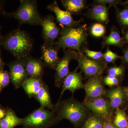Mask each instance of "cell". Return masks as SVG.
Segmentation results:
<instances>
[{
	"label": "cell",
	"instance_id": "1",
	"mask_svg": "<svg viewBox=\"0 0 128 128\" xmlns=\"http://www.w3.org/2000/svg\"><path fill=\"white\" fill-rule=\"evenodd\" d=\"M2 46L16 59H21L30 55L33 42L26 32L18 28L3 37Z\"/></svg>",
	"mask_w": 128,
	"mask_h": 128
},
{
	"label": "cell",
	"instance_id": "2",
	"mask_svg": "<svg viewBox=\"0 0 128 128\" xmlns=\"http://www.w3.org/2000/svg\"><path fill=\"white\" fill-rule=\"evenodd\" d=\"M60 35L56 46L59 49L66 51V49L81 52V48L87 41L86 25H81L77 28H67L62 26Z\"/></svg>",
	"mask_w": 128,
	"mask_h": 128
},
{
	"label": "cell",
	"instance_id": "3",
	"mask_svg": "<svg viewBox=\"0 0 128 128\" xmlns=\"http://www.w3.org/2000/svg\"><path fill=\"white\" fill-rule=\"evenodd\" d=\"M20 4L16 12L2 14L8 17H13L17 20L20 24H27L31 25H40L43 20L38 10L37 1L21 0Z\"/></svg>",
	"mask_w": 128,
	"mask_h": 128
},
{
	"label": "cell",
	"instance_id": "4",
	"mask_svg": "<svg viewBox=\"0 0 128 128\" xmlns=\"http://www.w3.org/2000/svg\"><path fill=\"white\" fill-rule=\"evenodd\" d=\"M54 111L58 120H67L74 126L78 125L86 114L84 107L73 99L58 102L55 107Z\"/></svg>",
	"mask_w": 128,
	"mask_h": 128
},
{
	"label": "cell",
	"instance_id": "5",
	"mask_svg": "<svg viewBox=\"0 0 128 128\" xmlns=\"http://www.w3.org/2000/svg\"><path fill=\"white\" fill-rule=\"evenodd\" d=\"M55 111L40 107L23 118L25 128H48L58 120Z\"/></svg>",
	"mask_w": 128,
	"mask_h": 128
},
{
	"label": "cell",
	"instance_id": "6",
	"mask_svg": "<svg viewBox=\"0 0 128 128\" xmlns=\"http://www.w3.org/2000/svg\"><path fill=\"white\" fill-rule=\"evenodd\" d=\"M79 63L78 67L87 78L100 76L106 67V64L102 60H95L89 58L82 52H78L76 60Z\"/></svg>",
	"mask_w": 128,
	"mask_h": 128
},
{
	"label": "cell",
	"instance_id": "7",
	"mask_svg": "<svg viewBox=\"0 0 128 128\" xmlns=\"http://www.w3.org/2000/svg\"><path fill=\"white\" fill-rule=\"evenodd\" d=\"M78 52L75 50L68 49L65 51L64 56L60 58L56 67L55 85L60 87L64 80L70 73L69 64L73 60H76Z\"/></svg>",
	"mask_w": 128,
	"mask_h": 128
},
{
	"label": "cell",
	"instance_id": "8",
	"mask_svg": "<svg viewBox=\"0 0 128 128\" xmlns=\"http://www.w3.org/2000/svg\"><path fill=\"white\" fill-rule=\"evenodd\" d=\"M42 28L44 43L53 44L60 35L61 30L56 25L55 20L51 15H48L43 18L40 25Z\"/></svg>",
	"mask_w": 128,
	"mask_h": 128
},
{
	"label": "cell",
	"instance_id": "9",
	"mask_svg": "<svg viewBox=\"0 0 128 128\" xmlns=\"http://www.w3.org/2000/svg\"><path fill=\"white\" fill-rule=\"evenodd\" d=\"M10 78L16 89L22 87L24 82L28 78L23 60L16 59L9 64Z\"/></svg>",
	"mask_w": 128,
	"mask_h": 128
},
{
	"label": "cell",
	"instance_id": "10",
	"mask_svg": "<svg viewBox=\"0 0 128 128\" xmlns=\"http://www.w3.org/2000/svg\"><path fill=\"white\" fill-rule=\"evenodd\" d=\"M47 9L54 12L56 20L62 26L67 28H76L79 26L81 20H74L71 14L66 11H64L59 7L57 1H54L48 6Z\"/></svg>",
	"mask_w": 128,
	"mask_h": 128
},
{
	"label": "cell",
	"instance_id": "11",
	"mask_svg": "<svg viewBox=\"0 0 128 128\" xmlns=\"http://www.w3.org/2000/svg\"><path fill=\"white\" fill-rule=\"evenodd\" d=\"M22 59L28 77L42 80L45 66L41 58H34L29 55Z\"/></svg>",
	"mask_w": 128,
	"mask_h": 128
},
{
	"label": "cell",
	"instance_id": "12",
	"mask_svg": "<svg viewBox=\"0 0 128 128\" xmlns=\"http://www.w3.org/2000/svg\"><path fill=\"white\" fill-rule=\"evenodd\" d=\"M55 43H44L41 46V59L44 66L54 70H55L60 59L58 54L60 49L56 46Z\"/></svg>",
	"mask_w": 128,
	"mask_h": 128
},
{
	"label": "cell",
	"instance_id": "13",
	"mask_svg": "<svg viewBox=\"0 0 128 128\" xmlns=\"http://www.w3.org/2000/svg\"><path fill=\"white\" fill-rule=\"evenodd\" d=\"M78 66L73 72H70L64 80L62 89L59 102L60 101L64 92L66 90L70 91L72 93L76 90L84 88V86L82 82V77L80 73L77 72Z\"/></svg>",
	"mask_w": 128,
	"mask_h": 128
},
{
	"label": "cell",
	"instance_id": "14",
	"mask_svg": "<svg viewBox=\"0 0 128 128\" xmlns=\"http://www.w3.org/2000/svg\"><path fill=\"white\" fill-rule=\"evenodd\" d=\"M86 106L94 112L98 116L103 118H107L110 114V105L103 98H98L89 99L85 104Z\"/></svg>",
	"mask_w": 128,
	"mask_h": 128
},
{
	"label": "cell",
	"instance_id": "15",
	"mask_svg": "<svg viewBox=\"0 0 128 128\" xmlns=\"http://www.w3.org/2000/svg\"><path fill=\"white\" fill-rule=\"evenodd\" d=\"M84 88L86 96L90 99L100 97L105 92L100 76L91 78L84 86Z\"/></svg>",
	"mask_w": 128,
	"mask_h": 128
},
{
	"label": "cell",
	"instance_id": "16",
	"mask_svg": "<svg viewBox=\"0 0 128 128\" xmlns=\"http://www.w3.org/2000/svg\"><path fill=\"white\" fill-rule=\"evenodd\" d=\"M108 10L106 5L97 3L88 11L87 16L100 23L107 24L109 21Z\"/></svg>",
	"mask_w": 128,
	"mask_h": 128
},
{
	"label": "cell",
	"instance_id": "17",
	"mask_svg": "<svg viewBox=\"0 0 128 128\" xmlns=\"http://www.w3.org/2000/svg\"><path fill=\"white\" fill-rule=\"evenodd\" d=\"M44 83L42 80L28 77L24 82L22 87L28 97H34Z\"/></svg>",
	"mask_w": 128,
	"mask_h": 128
},
{
	"label": "cell",
	"instance_id": "18",
	"mask_svg": "<svg viewBox=\"0 0 128 128\" xmlns=\"http://www.w3.org/2000/svg\"><path fill=\"white\" fill-rule=\"evenodd\" d=\"M34 98L40 103V107L54 111L55 107L52 103L48 88L44 82Z\"/></svg>",
	"mask_w": 128,
	"mask_h": 128
},
{
	"label": "cell",
	"instance_id": "19",
	"mask_svg": "<svg viewBox=\"0 0 128 128\" xmlns=\"http://www.w3.org/2000/svg\"><path fill=\"white\" fill-rule=\"evenodd\" d=\"M23 121V118H18L10 110L7 112L4 118L0 120V128H14L18 125H22Z\"/></svg>",
	"mask_w": 128,
	"mask_h": 128
},
{
	"label": "cell",
	"instance_id": "20",
	"mask_svg": "<svg viewBox=\"0 0 128 128\" xmlns=\"http://www.w3.org/2000/svg\"><path fill=\"white\" fill-rule=\"evenodd\" d=\"M66 11L71 14L80 12L86 7V1L83 0H62L60 1Z\"/></svg>",
	"mask_w": 128,
	"mask_h": 128
},
{
	"label": "cell",
	"instance_id": "21",
	"mask_svg": "<svg viewBox=\"0 0 128 128\" xmlns=\"http://www.w3.org/2000/svg\"><path fill=\"white\" fill-rule=\"evenodd\" d=\"M107 96L110 98L111 105L113 108L118 107L122 104L124 98L123 91L119 88L108 91Z\"/></svg>",
	"mask_w": 128,
	"mask_h": 128
},
{
	"label": "cell",
	"instance_id": "22",
	"mask_svg": "<svg viewBox=\"0 0 128 128\" xmlns=\"http://www.w3.org/2000/svg\"><path fill=\"white\" fill-rule=\"evenodd\" d=\"M122 42L119 32L114 28H113L110 34L104 39L102 45L103 46L109 45L120 46L122 45Z\"/></svg>",
	"mask_w": 128,
	"mask_h": 128
},
{
	"label": "cell",
	"instance_id": "23",
	"mask_svg": "<svg viewBox=\"0 0 128 128\" xmlns=\"http://www.w3.org/2000/svg\"><path fill=\"white\" fill-rule=\"evenodd\" d=\"M105 121L98 116H92L86 120L82 128H104Z\"/></svg>",
	"mask_w": 128,
	"mask_h": 128
},
{
	"label": "cell",
	"instance_id": "24",
	"mask_svg": "<svg viewBox=\"0 0 128 128\" xmlns=\"http://www.w3.org/2000/svg\"><path fill=\"white\" fill-rule=\"evenodd\" d=\"M113 122L114 125L117 128H126L128 124L125 114L120 110L116 112Z\"/></svg>",
	"mask_w": 128,
	"mask_h": 128
},
{
	"label": "cell",
	"instance_id": "25",
	"mask_svg": "<svg viewBox=\"0 0 128 128\" xmlns=\"http://www.w3.org/2000/svg\"><path fill=\"white\" fill-rule=\"evenodd\" d=\"M105 27L104 25L100 23L94 24L92 26L90 33L94 37H100L105 34Z\"/></svg>",
	"mask_w": 128,
	"mask_h": 128
},
{
	"label": "cell",
	"instance_id": "26",
	"mask_svg": "<svg viewBox=\"0 0 128 128\" xmlns=\"http://www.w3.org/2000/svg\"><path fill=\"white\" fill-rule=\"evenodd\" d=\"M117 18L123 27L128 28V8L119 11L117 14Z\"/></svg>",
	"mask_w": 128,
	"mask_h": 128
},
{
	"label": "cell",
	"instance_id": "27",
	"mask_svg": "<svg viewBox=\"0 0 128 128\" xmlns=\"http://www.w3.org/2000/svg\"><path fill=\"white\" fill-rule=\"evenodd\" d=\"M122 58V57L113 52L108 48L103 54V59L107 63H114L118 59Z\"/></svg>",
	"mask_w": 128,
	"mask_h": 128
},
{
	"label": "cell",
	"instance_id": "28",
	"mask_svg": "<svg viewBox=\"0 0 128 128\" xmlns=\"http://www.w3.org/2000/svg\"><path fill=\"white\" fill-rule=\"evenodd\" d=\"M83 52L86 57L91 59L98 60H103L104 54L101 52L92 51L86 48H84Z\"/></svg>",
	"mask_w": 128,
	"mask_h": 128
},
{
	"label": "cell",
	"instance_id": "29",
	"mask_svg": "<svg viewBox=\"0 0 128 128\" xmlns=\"http://www.w3.org/2000/svg\"><path fill=\"white\" fill-rule=\"evenodd\" d=\"M10 80L9 73L2 70H0V88L6 87L9 84Z\"/></svg>",
	"mask_w": 128,
	"mask_h": 128
},
{
	"label": "cell",
	"instance_id": "30",
	"mask_svg": "<svg viewBox=\"0 0 128 128\" xmlns=\"http://www.w3.org/2000/svg\"><path fill=\"white\" fill-rule=\"evenodd\" d=\"M104 82L105 84L109 86H112L118 84V80L116 76L108 75L105 77Z\"/></svg>",
	"mask_w": 128,
	"mask_h": 128
},
{
	"label": "cell",
	"instance_id": "31",
	"mask_svg": "<svg viewBox=\"0 0 128 128\" xmlns=\"http://www.w3.org/2000/svg\"><path fill=\"white\" fill-rule=\"evenodd\" d=\"M108 73L109 75L114 76L116 77L122 74L123 70L122 68L119 66H114L108 69Z\"/></svg>",
	"mask_w": 128,
	"mask_h": 128
},
{
	"label": "cell",
	"instance_id": "32",
	"mask_svg": "<svg viewBox=\"0 0 128 128\" xmlns=\"http://www.w3.org/2000/svg\"><path fill=\"white\" fill-rule=\"evenodd\" d=\"M120 2V1L115 0H96L94 1V2L98 4H103L106 5L108 4L110 6H116V5L118 4Z\"/></svg>",
	"mask_w": 128,
	"mask_h": 128
},
{
	"label": "cell",
	"instance_id": "33",
	"mask_svg": "<svg viewBox=\"0 0 128 128\" xmlns=\"http://www.w3.org/2000/svg\"><path fill=\"white\" fill-rule=\"evenodd\" d=\"M104 128H117L109 121H105Z\"/></svg>",
	"mask_w": 128,
	"mask_h": 128
},
{
	"label": "cell",
	"instance_id": "34",
	"mask_svg": "<svg viewBox=\"0 0 128 128\" xmlns=\"http://www.w3.org/2000/svg\"><path fill=\"white\" fill-rule=\"evenodd\" d=\"M123 59L124 62L128 65V48L124 50Z\"/></svg>",
	"mask_w": 128,
	"mask_h": 128
},
{
	"label": "cell",
	"instance_id": "35",
	"mask_svg": "<svg viewBox=\"0 0 128 128\" xmlns=\"http://www.w3.org/2000/svg\"><path fill=\"white\" fill-rule=\"evenodd\" d=\"M7 112H6L5 110L0 108V120L4 118L6 115Z\"/></svg>",
	"mask_w": 128,
	"mask_h": 128
},
{
	"label": "cell",
	"instance_id": "36",
	"mask_svg": "<svg viewBox=\"0 0 128 128\" xmlns=\"http://www.w3.org/2000/svg\"><path fill=\"white\" fill-rule=\"evenodd\" d=\"M2 28V26H0V50L2 46V40H3V37L2 35L1 30Z\"/></svg>",
	"mask_w": 128,
	"mask_h": 128
},
{
	"label": "cell",
	"instance_id": "37",
	"mask_svg": "<svg viewBox=\"0 0 128 128\" xmlns=\"http://www.w3.org/2000/svg\"><path fill=\"white\" fill-rule=\"evenodd\" d=\"M4 65V62L2 60V58L0 54V70H2Z\"/></svg>",
	"mask_w": 128,
	"mask_h": 128
},
{
	"label": "cell",
	"instance_id": "38",
	"mask_svg": "<svg viewBox=\"0 0 128 128\" xmlns=\"http://www.w3.org/2000/svg\"><path fill=\"white\" fill-rule=\"evenodd\" d=\"M3 6H4V2L3 1L0 0V14L2 13L4 11H2V9H3Z\"/></svg>",
	"mask_w": 128,
	"mask_h": 128
},
{
	"label": "cell",
	"instance_id": "39",
	"mask_svg": "<svg viewBox=\"0 0 128 128\" xmlns=\"http://www.w3.org/2000/svg\"><path fill=\"white\" fill-rule=\"evenodd\" d=\"M124 40L126 42L128 43V31L126 32L124 35Z\"/></svg>",
	"mask_w": 128,
	"mask_h": 128
},
{
	"label": "cell",
	"instance_id": "40",
	"mask_svg": "<svg viewBox=\"0 0 128 128\" xmlns=\"http://www.w3.org/2000/svg\"><path fill=\"white\" fill-rule=\"evenodd\" d=\"M126 94H127V96L128 97V88L126 90Z\"/></svg>",
	"mask_w": 128,
	"mask_h": 128
},
{
	"label": "cell",
	"instance_id": "41",
	"mask_svg": "<svg viewBox=\"0 0 128 128\" xmlns=\"http://www.w3.org/2000/svg\"><path fill=\"white\" fill-rule=\"evenodd\" d=\"M126 4H128V0H127V1L126 2Z\"/></svg>",
	"mask_w": 128,
	"mask_h": 128
},
{
	"label": "cell",
	"instance_id": "42",
	"mask_svg": "<svg viewBox=\"0 0 128 128\" xmlns=\"http://www.w3.org/2000/svg\"><path fill=\"white\" fill-rule=\"evenodd\" d=\"M126 128H128V125H127V127Z\"/></svg>",
	"mask_w": 128,
	"mask_h": 128
}]
</instances>
